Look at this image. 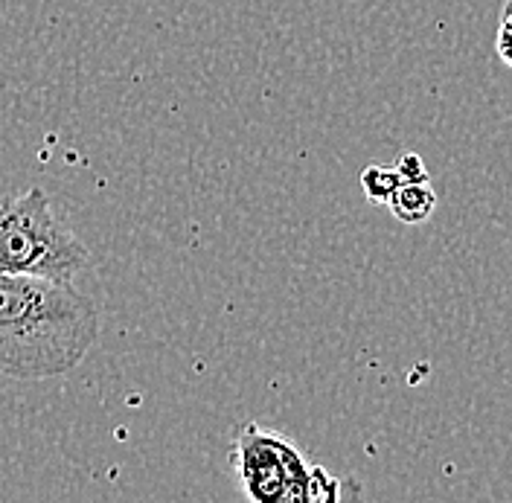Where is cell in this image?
Segmentation results:
<instances>
[{
  "mask_svg": "<svg viewBox=\"0 0 512 503\" xmlns=\"http://www.w3.org/2000/svg\"><path fill=\"white\" fill-rule=\"evenodd\" d=\"M399 184H402V178L393 166L390 169L387 166H367L361 172V189H364L370 204H387V198L396 192Z\"/></svg>",
  "mask_w": 512,
  "mask_h": 503,
  "instance_id": "obj_5",
  "label": "cell"
},
{
  "mask_svg": "<svg viewBox=\"0 0 512 503\" xmlns=\"http://www.w3.org/2000/svg\"><path fill=\"white\" fill-rule=\"evenodd\" d=\"M393 169L399 172L402 184H422V181H428V169H425L422 158L414 155V152H405L402 158L396 160V166H393Z\"/></svg>",
  "mask_w": 512,
  "mask_h": 503,
  "instance_id": "obj_6",
  "label": "cell"
},
{
  "mask_svg": "<svg viewBox=\"0 0 512 503\" xmlns=\"http://www.w3.org/2000/svg\"><path fill=\"white\" fill-rule=\"evenodd\" d=\"M233 469L256 503H309L315 466L277 431L242 425L233 442Z\"/></svg>",
  "mask_w": 512,
  "mask_h": 503,
  "instance_id": "obj_3",
  "label": "cell"
},
{
  "mask_svg": "<svg viewBox=\"0 0 512 503\" xmlns=\"http://www.w3.org/2000/svg\"><path fill=\"white\" fill-rule=\"evenodd\" d=\"M387 207L402 224H422L434 216L437 210V192L428 187V181L422 184H399L396 192L387 198Z\"/></svg>",
  "mask_w": 512,
  "mask_h": 503,
  "instance_id": "obj_4",
  "label": "cell"
},
{
  "mask_svg": "<svg viewBox=\"0 0 512 503\" xmlns=\"http://www.w3.org/2000/svg\"><path fill=\"white\" fill-rule=\"evenodd\" d=\"M88 259V248L53 216L50 198L41 189L0 198V274L76 280Z\"/></svg>",
  "mask_w": 512,
  "mask_h": 503,
  "instance_id": "obj_2",
  "label": "cell"
},
{
  "mask_svg": "<svg viewBox=\"0 0 512 503\" xmlns=\"http://www.w3.org/2000/svg\"><path fill=\"white\" fill-rule=\"evenodd\" d=\"M495 50L501 56V62L512 67V0H507L504 12H501V24H498V38H495Z\"/></svg>",
  "mask_w": 512,
  "mask_h": 503,
  "instance_id": "obj_7",
  "label": "cell"
},
{
  "mask_svg": "<svg viewBox=\"0 0 512 503\" xmlns=\"http://www.w3.org/2000/svg\"><path fill=\"white\" fill-rule=\"evenodd\" d=\"M96 338L99 309L73 280L0 274V376H64Z\"/></svg>",
  "mask_w": 512,
  "mask_h": 503,
  "instance_id": "obj_1",
  "label": "cell"
}]
</instances>
